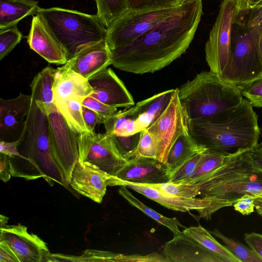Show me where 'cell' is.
Listing matches in <instances>:
<instances>
[{
    "instance_id": "obj_1",
    "label": "cell",
    "mask_w": 262,
    "mask_h": 262,
    "mask_svg": "<svg viewBox=\"0 0 262 262\" xmlns=\"http://www.w3.org/2000/svg\"><path fill=\"white\" fill-rule=\"evenodd\" d=\"M203 14L202 0H187L177 14L130 42L111 50L112 64L136 74L163 69L188 49Z\"/></svg>"
},
{
    "instance_id": "obj_2",
    "label": "cell",
    "mask_w": 262,
    "mask_h": 262,
    "mask_svg": "<svg viewBox=\"0 0 262 262\" xmlns=\"http://www.w3.org/2000/svg\"><path fill=\"white\" fill-rule=\"evenodd\" d=\"M18 140L19 156L10 157L12 177L27 180L42 177L51 186L55 182L69 186L53 154L47 114L33 99Z\"/></svg>"
},
{
    "instance_id": "obj_3",
    "label": "cell",
    "mask_w": 262,
    "mask_h": 262,
    "mask_svg": "<svg viewBox=\"0 0 262 262\" xmlns=\"http://www.w3.org/2000/svg\"><path fill=\"white\" fill-rule=\"evenodd\" d=\"M188 132L206 149L230 155L254 148L258 144L260 130L253 106L243 98L237 106L212 118L189 122Z\"/></svg>"
},
{
    "instance_id": "obj_4",
    "label": "cell",
    "mask_w": 262,
    "mask_h": 262,
    "mask_svg": "<svg viewBox=\"0 0 262 262\" xmlns=\"http://www.w3.org/2000/svg\"><path fill=\"white\" fill-rule=\"evenodd\" d=\"M250 150H239L228 156L216 169L198 184L199 195L212 200L214 211L231 206L246 194L262 193V171L252 164Z\"/></svg>"
},
{
    "instance_id": "obj_5",
    "label": "cell",
    "mask_w": 262,
    "mask_h": 262,
    "mask_svg": "<svg viewBox=\"0 0 262 262\" xmlns=\"http://www.w3.org/2000/svg\"><path fill=\"white\" fill-rule=\"evenodd\" d=\"M178 89L188 122L212 118L237 106L243 98L240 87L210 71L201 72Z\"/></svg>"
},
{
    "instance_id": "obj_6",
    "label": "cell",
    "mask_w": 262,
    "mask_h": 262,
    "mask_svg": "<svg viewBox=\"0 0 262 262\" xmlns=\"http://www.w3.org/2000/svg\"><path fill=\"white\" fill-rule=\"evenodd\" d=\"M262 14L250 11L243 19L234 21L231 31V52L221 78L242 87L262 76L258 37Z\"/></svg>"
},
{
    "instance_id": "obj_7",
    "label": "cell",
    "mask_w": 262,
    "mask_h": 262,
    "mask_svg": "<svg viewBox=\"0 0 262 262\" xmlns=\"http://www.w3.org/2000/svg\"><path fill=\"white\" fill-rule=\"evenodd\" d=\"M37 14L63 48L68 60L85 48L106 40V28L96 14L60 7H39Z\"/></svg>"
},
{
    "instance_id": "obj_8",
    "label": "cell",
    "mask_w": 262,
    "mask_h": 262,
    "mask_svg": "<svg viewBox=\"0 0 262 262\" xmlns=\"http://www.w3.org/2000/svg\"><path fill=\"white\" fill-rule=\"evenodd\" d=\"M184 5L128 9L106 29L108 47L112 50L130 42L178 13Z\"/></svg>"
},
{
    "instance_id": "obj_9",
    "label": "cell",
    "mask_w": 262,
    "mask_h": 262,
    "mask_svg": "<svg viewBox=\"0 0 262 262\" xmlns=\"http://www.w3.org/2000/svg\"><path fill=\"white\" fill-rule=\"evenodd\" d=\"M235 0H223L205 43V58L210 71L221 77L230 57Z\"/></svg>"
},
{
    "instance_id": "obj_10",
    "label": "cell",
    "mask_w": 262,
    "mask_h": 262,
    "mask_svg": "<svg viewBox=\"0 0 262 262\" xmlns=\"http://www.w3.org/2000/svg\"><path fill=\"white\" fill-rule=\"evenodd\" d=\"M78 159L116 176L128 160L118 150L112 135L85 132L78 135Z\"/></svg>"
},
{
    "instance_id": "obj_11",
    "label": "cell",
    "mask_w": 262,
    "mask_h": 262,
    "mask_svg": "<svg viewBox=\"0 0 262 262\" xmlns=\"http://www.w3.org/2000/svg\"><path fill=\"white\" fill-rule=\"evenodd\" d=\"M47 115L53 154L70 183L73 169L79 157L78 135L69 126L56 106Z\"/></svg>"
},
{
    "instance_id": "obj_12",
    "label": "cell",
    "mask_w": 262,
    "mask_h": 262,
    "mask_svg": "<svg viewBox=\"0 0 262 262\" xmlns=\"http://www.w3.org/2000/svg\"><path fill=\"white\" fill-rule=\"evenodd\" d=\"M146 129L159 139L164 163L175 140L188 132V121L179 98L178 88L164 112Z\"/></svg>"
},
{
    "instance_id": "obj_13",
    "label": "cell",
    "mask_w": 262,
    "mask_h": 262,
    "mask_svg": "<svg viewBox=\"0 0 262 262\" xmlns=\"http://www.w3.org/2000/svg\"><path fill=\"white\" fill-rule=\"evenodd\" d=\"M117 186H124L169 209L181 212L196 210L199 213V218H204L208 220L215 213L212 200L204 197L178 196L143 184L122 181L119 179H118Z\"/></svg>"
},
{
    "instance_id": "obj_14",
    "label": "cell",
    "mask_w": 262,
    "mask_h": 262,
    "mask_svg": "<svg viewBox=\"0 0 262 262\" xmlns=\"http://www.w3.org/2000/svg\"><path fill=\"white\" fill-rule=\"evenodd\" d=\"M0 241H5L19 262L47 261L50 253L47 244L37 235L29 233L20 224L0 228Z\"/></svg>"
},
{
    "instance_id": "obj_15",
    "label": "cell",
    "mask_w": 262,
    "mask_h": 262,
    "mask_svg": "<svg viewBox=\"0 0 262 262\" xmlns=\"http://www.w3.org/2000/svg\"><path fill=\"white\" fill-rule=\"evenodd\" d=\"M117 180L116 177L78 159L71 173L70 185L78 193L101 203L107 187L117 186Z\"/></svg>"
},
{
    "instance_id": "obj_16",
    "label": "cell",
    "mask_w": 262,
    "mask_h": 262,
    "mask_svg": "<svg viewBox=\"0 0 262 262\" xmlns=\"http://www.w3.org/2000/svg\"><path fill=\"white\" fill-rule=\"evenodd\" d=\"M93 92L91 96L114 107L135 104L133 98L123 82L110 68H106L88 79Z\"/></svg>"
},
{
    "instance_id": "obj_17",
    "label": "cell",
    "mask_w": 262,
    "mask_h": 262,
    "mask_svg": "<svg viewBox=\"0 0 262 262\" xmlns=\"http://www.w3.org/2000/svg\"><path fill=\"white\" fill-rule=\"evenodd\" d=\"M162 254L169 262H223L184 230L165 243Z\"/></svg>"
},
{
    "instance_id": "obj_18",
    "label": "cell",
    "mask_w": 262,
    "mask_h": 262,
    "mask_svg": "<svg viewBox=\"0 0 262 262\" xmlns=\"http://www.w3.org/2000/svg\"><path fill=\"white\" fill-rule=\"evenodd\" d=\"M27 38L30 48L48 62L63 65L68 62L63 48L38 14L32 18Z\"/></svg>"
},
{
    "instance_id": "obj_19",
    "label": "cell",
    "mask_w": 262,
    "mask_h": 262,
    "mask_svg": "<svg viewBox=\"0 0 262 262\" xmlns=\"http://www.w3.org/2000/svg\"><path fill=\"white\" fill-rule=\"evenodd\" d=\"M115 177L122 181L146 184L167 182L170 179L164 163L142 157L128 159Z\"/></svg>"
},
{
    "instance_id": "obj_20",
    "label": "cell",
    "mask_w": 262,
    "mask_h": 262,
    "mask_svg": "<svg viewBox=\"0 0 262 262\" xmlns=\"http://www.w3.org/2000/svg\"><path fill=\"white\" fill-rule=\"evenodd\" d=\"M31 95L20 93L10 99H0L1 140L11 136L20 137L30 110Z\"/></svg>"
},
{
    "instance_id": "obj_21",
    "label": "cell",
    "mask_w": 262,
    "mask_h": 262,
    "mask_svg": "<svg viewBox=\"0 0 262 262\" xmlns=\"http://www.w3.org/2000/svg\"><path fill=\"white\" fill-rule=\"evenodd\" d=\"M66 64L88 79L112 64V51L106 40H103L81 50Z\"/></svg>"
},
{
    "instance_id": "obj_22",
    "label": "cell",
    "mask_w": 262,
    "mask_h": 262,
    "mask_svg": "<svg viewBox=\"0 0 262 262\" xmlns=\"http://www.w3.org/2000/svg\"><path fill=\"white\" fill-rule=\"evenodd\" d=\"M53 92L56 104L73 98L83 100L93 90L87 79L64 64L55 70Z\"/></svg>"
},
{
    "instance_id": "obj_23",
    "label": "cell",
    "mask_w": 262,
    "mask_h": 262,
    "mask_svg": "<svg viewBox=\"0 0 262 262\" xmlns=\"http://www.w3.org/2000/svg\"><path fill=\"white\" fill-rule=\"evenodd\" d=\"M176 89L161 92L137 103L129 108L136 120L139 132L147 129L169 104Z\"/></svg>"
},
{
    "instance_id": "obj_24",
    "label": "cell",
    "mask_w": 262,
    "mask_h": 262,
    "mask_svg": "<svg viewBox=\"0 0 262 262\" xmlns=\"http://www.w3.org/2000/svg\"><path fill=\"white\" fill-rule=\"evenodd\" d=\"M206 149L194 140L188 132L180 135L171 146L164 163L170 178L187 161Z\"/></svg>"
},
{
    "instance_id": "obj_25",
    "label": "cell",
    "mask_w": 262,
    "mask_h": 262,
    "mask_svg": "<svg viewBox=\"0 0 262 262\" xmlns=\"http://www.w3.org/2000/svg\"><path fill=\"white\" fill-rule=\"evenodd\" d=\"M55 70L50 66L45 68L34 77L30 85L32 99L47 114L56 106L53 92Z\"/></svg>"
},
{
    "instance_id": "obj_26",
    "label": "cell",
    "mask_w": 262,
    "mask_h": 262,
    "mask_svg": "<svg viewBox=\"0 0 262 262\" xmlns=\"http://www.w3.org/2000/svg\"><path fill=\"white\" fill-rule=\"evenodd\" d=\"M39 9L34 0H0V29L17 25L23 18L37 14Z\"/></svg>"
},
{
    "instance_id": "obj_27",
    "label": "cell",
    "mask_w": 262,
    "mask_h": 262,
    "mask_svg": "<svg viewBox=\"0 0 262 262\" xmlns=\"http://www.w3.org/2000/svg\"><path fill=\"white\" fill-rule=\"evenodd\" d=\"M184 230L206 249L222 259L223 262H241L225 246L218 242L211 233L202 226H191Z\"/></svg>"
},
{
    "instance_id": "obj_28",
    "label": "cell",
    "mask_w": 262,
    "mask_h": 262,
    "mask_svg": "<svg viewBox=\"0 0 262 262\" xmlns=\"http://www.w3.org/2000/svg\"><path fill=\"white\" fill-rule=\"evenodd\" d=\"M118 192L127 202L159 224L167 227L176 235L181 232L180 227H184L176 217H166L148 207L130 192L128 188L120 186Z\"/></svg>"
},
{
    "instance_id": "obj_29",
    "label": "cell",
    "mask_w": 262,
    "mask_h": 262,
    "mask_svg": "<svg viewBox=\"0 0 262 262\" xmlns=\"http://www.w3.org/2000/svg\"><path fill=\"white\" fill-rule=\"evenodd\" d=\"M129 255L111 251L86 250L80 256L62 254H51L47 256V261H126Z\"/></svg>"
},
{
    "instance_id": "obj_30",
    "label": "cell",
    "mask_w": 262,
    "mask_h": 262,
    "mask_svg": "<svg viewBox=\"0 0 262 262\" xmlns=\"http://www.w3.org/2000/svg\"><path fill=\"white\" fill-rule=\"evenodd\" d=\"M82 101L73 98L55 104L69 126L78 135L88 132L83 119Z\"/></svg>"
},
{
    "instance_id": "obj_31",
    "label": "cell",
    "mask_w": 262,
    "mask_h": 262,
    "mask_svg": "<svg viewBox=\"0 0 262 262\" xmlns=\"http://www.w3.org/2000/svg\"><path fill=\"white\" fill-rule=\"evenodd\" d=\"M103 123L108 134L125 136L139 133L129 110L119 111L113 117L103 119Z\"/></svg>"
},
{
    "instance_id": "obj_32",
    "label": "cell",
    "mask_w": 262,
    "mask_h": 262,
    "mask_svg": "<svg viewBox=\"0 0 262 262\" xmlns=\"http://www.w3.org/2000/svg\"><path fill=\"white\" fill-rule=\"evenodd\" d=\"M229 155L206 149L202 153L194 173L184 183L196 184L219 167Z\"/></svg>"
},
{
    "instance_id": "obj_33",
    "label": "cell",
    "mask_w": 262,
    "mask_h": 262,
    "mask_svg": "<svg viewBox=\"0 0 262 262\" xmlns=\"http://www.w3.org/2000/svg\"><path fill=\"white\" fill-rule=\"evenodd\" d=\"M95 1L96 15L106 29L129 9L127 0Z\"/></svg>"
},
{
    "instance_id": "obj_34",
    "label": "cell",
    "mask_w": 262,
    "mask_h": 262,
    "mask_svg": "<svg viewBox=\"0 0 262 262\" xmlns=\"http://www.w3.org/2000/svg\"><path fill=\"white\" fill-rule=\"evenodd\" d=\"M134 157L154 159L163 163L161 143L158 138L146 129L141 131Z\"/></svg>"
},
{
    "instance_id": "obj_35",
    "label": "cell",
    "mask_w": 262,
    "mask_h": 262,
    "mask_svg": "<svg viewBox=\"0 0 262 262\" xmlns=\"http://www.w3.org/2000/svg\"><path fill=\"white\" fill-rule=\"evenodd\" d=\"M209 232L211 234L220 238L227 249L241 262H262V259L259 256L242 243L225 236L217 229Z\"/></svg>"
},
{
    "instance_id": "obj_36",
    "label": "cell",
    "mask_w": 262,
    "mask_h": 262,
    "mask_svg": "<svg viewBox=\"0 0 262 262\" xmlns=\"http://www.w3.org/2000/svg\"><path fill=\"white\" fill-rule=\"evenodd\" d=\"M168 194L184 198H195L199 195L198 184L176 183L171 182L157 184H143Z\"/></svg>"
},
{
    "instance_id": "obj_37",
    "label": "cell",
    "mask_w": 262,
    "mask_h": 262,
    "mask_svg": "<svg viewBox=\"0 0 262 262\" xmlns=\"http://www.w3.org/2000/svg\"><path fill=\"white\" fill-rule=\"evenodd\" d=\"M22 38L17 25L0 29V59L8 55Z\"/></svg>"
},
{
    "instance_id": "obj_38",
    "label": "cell",
    "mask_w": 262,
    "mask_h": 262,
    "mask_svg": "<svg viewBox=\"0 0 262 262\" xmlns=\"http://www.w3.org/2000/svg\"><path fill=\"white\" fill-rule=\"evenodd\" d=\"M140 134L141 132H139L125 136L112 135L118 150L126 159L128 160L134 157L139 143Z\"/></svg>"
},
{
    "instance_id": "obj_39",
    "label": "cell",
    "mask_w": 262,
    "mask_h": 262,
    "mask_svg": "<svg viewBox=\"0 0 262 262\" xmlns=\"http://www.w3.org/2000/svg\"><path fill=\"white\" fill-rule=\"evenodd\" d=\"M243 96L253 106L262 107V76L241 87Z\"/></svg>"
},
{
    "instance_id": "obj_40",
    "label": "cell",
    "mask_w": 262,
    "mask_h": 262,
    "mask_svg": "<svg viewBox=\"0 0 262 262\" xmlns=\"http://www.w3.org/2000/svg\"><path fill=\"white\" fill-rule=\"evenodd\" d=\"M202 153L196 155L184 164L172 176L169 182L184 183L187 181L194 173Z\"/></svg>"
},
{
    "instance_id": "obj_41",
    "label": "cell",
    "mask_w": 262,
    "mask_h": 262,
    "mask_svg": "<svg viewBox=\"0 0 262 262\" xmlns=\"http://www.w3.org/2000/svg\"><path fill=\"white\" fill-rule=\"evenodd\" d=\"M82 103L83 106L98 113L103 119L112 117L119 112L116 107L106 105L91 95L84 98Z\"/></svg>"
},
{
    "instance_id": "obj_42",
    "label": "cell",
    "mask_w": 262,
    "mask_h": 262,
    "mask_svg": "<svg viewBox=\"0 0 262 262\" xmlns=\"http://www.w3.org/2000/svg\"><path fill=\"white\" fill-rule=\"evenodd\" d=\"M129 9L145 7H173L179 5L180 0H127Z\"/></svg>"
},
{
    "instance_id": "obj_43",
    "label": "cell",
    "mask_w": 262,
    "mask_h": 262,
    "mask_svg": "<svg viewBox=\"0 0 262 262\" xmlns=\"http://www.w3.org/2000/svg\"><path fill=\"white\" fill-rule=\"evenodd\" d=\"M254 195L246 194L240 198L233 206L236 211L243 215H249L254 211Z\"/></svg>"
},
{
    "instance_id": "obj_44",
    "label": "cell",
    "mask_w": 262,
    "mask_h": 262,
    "mask_svg": "<svg viewBox=\"0 0 262 262\" xmlns=\"http://www.w3.org/2000/svg\"><path fill=\"white\" fill-rule=\"evenodd\" d=\"M82 110L84 121L88 132H94L98 124L103 123V118L95 111L83 105Z\"/></svg>"
},
{
    "instance_id": "obj_45",
    "label": "cell",
    "mask_w": 262,
    "mask_h": 262,
    "mask_svg": "<svg viewBox=\"0 0 262 262\" xmlns=\"http://www.w3.org/2000/svg\"><path fill=\"white\" fill-rule=\"evenodd\" d=\"M244 241L249 247L262 259V234L254 232L245 233Z\"/></svg>"
},
{
    "instance_id": "obj_46",
    "label": "cell",
    "mask_w": 262,
    "mask_h": 262,
    "mask_svg": "<svg viewBox=\"0 0 262 262\" xmlns=\"http://www.w3.org/2000/svg\"><path fill=\"white\" fill-rule=\"evenodd\" d=\"M10 157L0 154V179L4 182H8L12 176Z\"/></svg>"
},
{
    "instance_id": "obj_47",
    "label": "cell",
    "mask_w": 262,
    "mask_h": 262,
    "mask_svg": "<svg viewBox=\"0 0 262 262\" xmlns=\"http://www.w3.org/2000/svg\"><path fill=\"white\" fill-rule=\"evenodd\" d=\"M18 139L14 141H7L1 140L0 153L6 154L11 158L18 157L19 156L18 149Z\"/></svg>"
},
{
    "instance_id": "obj_48",
    "label": "cell",
    "mask_w": 262,
    "mask_h": 262,
    "mask_svg": "<svg viewBox=\"0 0 262 262\" xmlns=\"http://www.w3.org/2000/svg\"><path fill=\"white\" fill-rule=\"evenodd\" d=\"M0 262H19L13 251L3 241H0Z\"/></svg>"
},
{
    "instance_id": "obj_49",
    "label": "cell",
    "mask_w": 262,
    "mask_h": 262,
    "mask_svg": "<svg viewBox=\"0 0 262 262\" xmlns=\"http://www.w3.org/2000/svg\"><path fill=\"white\" fill-rule=\"evenodd\" d=\"M252 0H235L234 20L244 18L249 13V5Z\"/></svg>"
},
{
    "instance_id": "obj_50",
    "label": "cell",
    "mask_w": 262,
    "mask_h": 262,
    "mask_svg": "<svg viewBox=\"0 0 262 262\" xmlns=\"http://www.w3.org/2000/svg\"><path fill=\"white\" fill-rule=\"evenodd\" d=\"M249 155L253 165L262 171V142L253 149L249 150Z\"/></svg>"
},
{
    "instance_id": "obj_51",
    "label": "cell",
    "mask_w": 262,
    "mask_h": 262,
    "mask_svg": "<svg viewBox=\"0 0 262 262\" xmlns=\"http://www.w3.org/2000/svg\"><path fill=\"white\" fill-rule=\"evenodd\" d=\"M254 203L256 211L262 217V197H255Z\"/></svg>"
},
{
    "instance_id": "obj_52",
    "label": "cell",
    "mask_w": 262,
    "mask_h": 262,
    "mask_svg": "<svg viewBox=\"0 0 262 262\" xmlns=\"http://www.w3.org/2000/svg\"><path fill=\"white\" fill-rule=\"evenodd\" d=\"M262 7V0H252L249 5V10H256Z\"/></svg>"
},
{
    "instance_id": "obj_53",
    "label": "cell",
    "mask_w": 262,
    "mask_h": 262,
    "mask_svg": "<svg viewBox=\"0 0 262 262\" xmlns=\"http://www.w3.org/2000/svg\"><path fill=\"white\" fill-rule=\"evenodd\" d=\"M258 50L260 61L262 65V22L260 25L258 37Z\"/></svg>"
},
{
    "instance_id": "obj_54",
    "label": "cell",
    "mask_w": 262,
    "mask_h": 262,
    "mask_svg": "<svg viewBox=\"0 0 262 262\" xmlns=\"http://www.w3.org/2000/svg\"><path fill=\"white\" fill-rule=\"evenodd\" d=\"M0 218H1V220H0V226H1V227L0 228H4L6 226H7L8 225V217H7V216H5V215H3L2 214L0 216Z\"/></svg>"
},
{
    "instance_id": "obj_55",
    "label": "cell",
    "mask_w": 262,
    "mask_h": 262,
    "mask_svg": "<svg viewBox=\"0 0 262 262\" xmlns=\"http://www.w3.org/2000/svg\"><path fill=\"white\" fill-rule=\"evenodd\" d=\"M187 0H180V4H182L184 3V2H186Z\"/></svg>"
},
{
    "instance_id": "obj_56",
    "label": "cell",
    "mask_w": 262,
    "mask_h": 262,
    "mask_svg": "<svg viewBox=\"0 0 262 262\" xmlns=\"http://www.w3.org/2000/svg\"><path fill=\"white\" fill-rule=\"evenodd\" d=\"M256 196L262 197V193H260V194H258V195H257L255 196V197H256Z\"/></svg>"
},
{
    "instance_id": "obj_57",
    "label": "cell",
    "mask_w": 262,
    "mask_h": 262,
    "mask_svg": "<svg viewBox=\"0 0 262 262\" xmlns=\"http://www.w3.org/2000/svg\"><path fill=\"white\" fill-rule=\"evenodd\" d=\"M261 136L262 137V129H261Z\"/></svg>"
},
{
    "instance_id": "obj_58",
    "label": "cell",
    "mask_w": 262,
    "mask_h": 262,
    "mask_svg": "<svg viewBox=\"0 0 262 262\" xmlns=\"http://www.w3.org/2000/svg\"><path fill=\"white\" fill-rule=\"evenodd\" d=\"M261 8H262V7H261Z\"/></svg>"
}]
</instances>
